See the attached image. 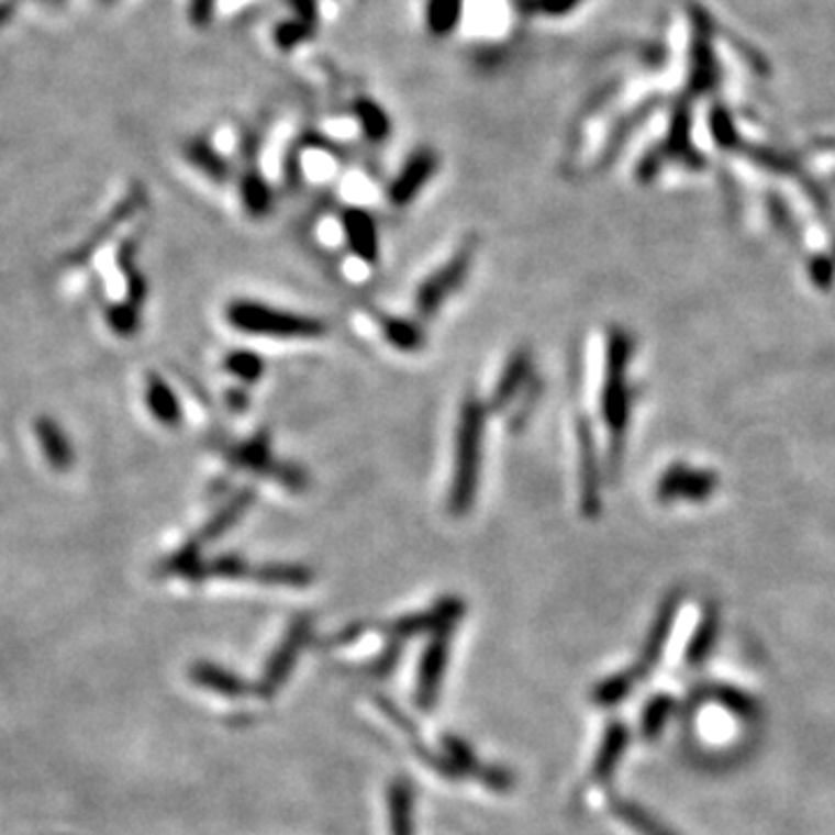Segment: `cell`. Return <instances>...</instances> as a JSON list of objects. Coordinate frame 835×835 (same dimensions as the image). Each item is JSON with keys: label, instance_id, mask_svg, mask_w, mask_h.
Instances as JSON below:
<instances>
[{"label": "cell", "instance_id": "7c38bea8", "mask_svg": "<svg viewBox=\"0 0 835 835\" xmlns=\"http://www.w3.org/2000/svg\"><path fill=\"white\" fill-rule=\"evenodd\" d=\"M254 501H256V490L254 488H244L237 494L230 497L225 501V504L212 517L207 520V525L198 532L196 541L202 546V543L216 541L219 536H223L225 532L233 530L237 525V522L248 513V509L254 506Z\"/></svg>", "mask_w": 835, "mask_h": 835}, {"label": "cell", "instance_id": "7a4b0ae2", "mask_svg": "<svg viewBox=\"0 0 835 835\" xmlns=\"http://www.w3.org/2000/svg\"><path fill=\"white\" fill-rule=\"evenodd\" d=\"M225 319L240 332L269 339H319L327 332L321 319L304 316L250 300H235L225 309Z\"/></svg>", "mask_w": 835, "mask_h": 835}, {"label": "cell", "instance_id": "ba28073f", "mask_svg": "<svg viewBox=\"0 0 835 835\" xmlns=\"http://www.w3.org/2000/svg\"><path fill=\"white\" fill-rule=\"evenodd\" d=\"M344 237L355 258H360L367 265H376L379 260V230H376V221L365 209H346L342 216Z\"/></svg>", "mask_w": 835, "mask_h": 835}, {"label": "cell", "instance_id": "52a82bcc", "mask_svg": "<svg viewBox=\"0 0 835 835\" xmlns=\"http://www.w3.org/2000/svg\"><path fill=\"white\" fill-rule=\"evenodd\" d=\"M450 636H453V630H442L432 634L423 653L421 668H417V694H415L417 705H421L423 710H432L438 694V687H442L444 668L448 664Z\"/></svg>", "mask_w": 835, "mask_h": 835}, {"label": "cell", "instance_id": "83f0119b", "mask_svg": "<svg viewBox=\"0 0 835 835\" xmlns=\"http://www.w3.org/2000/svg\"><path fill=\"white\" fill-rule=\"evenodd\" d=\"M110 325L123 334V337H129V334H133L140 325V316H137V307L135 304H123V307H114L110 311Z\"/></svg>", "mask_w": 835, "mask_h": 835}, {"label": "cell", "instance_id": "d6986e66", "mask_svg": "<svg viewBox=\"0 0 835 835\" xmlns=\"http://www.w3.org/2000/svg\"><path fill=\"white\" fill-rule=\"evenodd\" d=\"M183 156L188 158V163L196 165L198 170L204 172L209 179L223 181V179L230 177V167H227L225 158L207 140H191V142H188L183 146Z\"/></svg>", "mask_w": 835, "mask_h": 835}, {"label": "cell", "instance_id": "277c9868", "mask_svg": "<svg viewBox=\"0 0 835 835\" xmlns=\"http://www.w3.org/2000/svg\"><path fill=\"white\" fill-rule=\"evenodd\" d=\"M624 360H626V339L622 332H613L609 342V367H605L603 400L601 411L611 432H622L626 421V392H624Z\"/></svg>", "mask_w": 835, "mask_h": 835}, {"label": "cell", "instance_id": "8fae6325", "mask_svg": "<svg viewBox=\"0 0 835 835\" xmlns=\"http://www.w3.org/2000/svg\"><path fill=\"white\" fill-rule=\"evenodd\" d=\"M70 3L73 0H0V33L24 26L29 21L58 16Z\"/></svg>", "mask_w": 835, "mask_h": 835}, {"label": "cell", "instance_id": "9c48e42d", "mask_svg": "<svg viewBox=\"0 0 835 835\" xmlns=\"http://www.w3.org/2000/svg\"><path fill=\"white\" fill-rule=\"evenodd\" d=\"M530 376H532V350L525 346L515 348L494 386V392L488 402V411L492 413L504 411L515 400V394L517 392L522 394V390L527 388Z\"/></svg>", "mask_w": 835, "mask_h": 835}, {"label": "cell", "instance_id": "5bb4252c", "mask_svg": "<svg viewBox=\"0 0 835 835\" xmlns=\"http://www.w3.org/2000/svg\"><path fill=\"white\" fill-rule=\"evenodd\" d=\"M144 400L146 407H149L152 415L158 423L167 427H177L181 423V404L177 400V394L172 388L167 386L158 374L146 376V388H144Z\"/></svg>", "mask_w": 835, "mask_h": 835}, {"label": "cell", "instance_id": "f1b7e54d", "mask_svg": "<svg viewBox=\"0 0 835 835\" xmlns=\"http://www.w3.org/2000/svg\"><path fill=\"white\" fill-rule=\"evenodd\" d=\"M363 129L371 140H383L388 135V119L381 114V110H376L374 104H365L358 112Z\"/></svg>", "mask_w": 835, "mask_h": 835}, {"label": "cell", "instance_id": "6da1fadb", "mask_svg": "<svg viewBox=\"0 0 835 835\" xmlns=\"http://www.w3.org/2000/svg\"><path fill=\"white\" fill-rule=\"evenodd\" d=\"M488 404L469 394L459 409V423L455 436V467L448 494V511L453 515H467L476 501L480 457H483Z\"/></svg>", "mask_w": 835, "mask_h": 835}, {"label": "cell", "instance_id": "603a6c76", "mask_svg": "<svg viewBox=\"0 0 835 835\" xmlns=\"http://www.w3.org/2000/svg\"><path fill=\"white\" fill-rule=\"evenodd\" d=\"M223 367L233 374L235 379H240L242 383H256L263 379V374H265V363H263L260 355H256L254 350H246V348L230 350L225 355Z\"/></svg>", "mask_w": 835, "mask_h": 835}, {"label": "cell", "instance_id": "f546056e", "mask_svg": "<svg viewBox=\"0 0 835 835\" xmlns=\"http://www.w3.org/2000/svg\"><path fill=\"white\" fill-rule=\"evenodd\" d=\"M225 404L230 411L235 413H244L246 407H248V394L242 390V388H233L227 394H225Z\"/></svg>", "mask_w": 835, "mask_h": 835}, {"label": "cell", "instance_id": "9a60e30c", "mask_svg": "<svg viewBox=\"0 0 835 835\" xmlns=\"http://www.w3.org/2000/svg\"><path fill=\"white\" fill-rule=\"evenodd\" d=\"M230 463H233L240 469L269 476L271 469H275V465H277L275 457H271L269 434L267 432H258V434H254L250 438H246L244 444L235 446L233 450H230Z\"/></svg>", "mask_w": 835, "mask_h": 835}, {"label": "cell", "instance_id": "8992f818", "mask_svg": "<svg viewBox=\"0 0 835 835\" xmlns=\"http://www.w3.org/2000/svg\"><path fill=\"white\" fill-rule=\"evenodd\" d=\"M465 615V601L457 597H446L436 601L430 611L407 615L388 624V634L392 641L411 638L417 634H436L442 630H453V624Z\"/></svg>", "mask_w": 835, "mask_h": 835}, {"label": "cell", "instance_id": "5b68a950", "mask_svg": "<svg viewBox=\"0 0 835 835\" xmlns=\"http://www.w3.org/2000/svg\"><path fill=\"white\" fill-rule=\"evenodd\" d=\"M309 636H311V617L309 615H300V617L292 620L290 630L286 632L281 645L277 647V653L271 655V659L267 661L265 678H263V682L258 687V694L260 697L269 699L283 684V680L292 671V664H296V659L300 657L302 647L309 641Z\"/></svg>", "mask_w": 835, "mask_h": 835}, {"label": "cell", "instance_id": "4316f807", "mask_svg": "<svg viewBox=\"0 0 835 835\" xmlns=\"http://www.w3.org/2000/svg\"><path fill=\"white\" fill-rule=\"evenodd\" d=\"M620 820L626 822L630 826H634L636 831H641L643 835H666L650 817H647L645 812H641L636 805H630V803H617L615 805Z\"/></svg>", "mask_w": 835, "mask_h": 835}, {"label": "cell", "instance_id": "44dd1931", "mask_svg": "<svg viewBox=\"0 0 835 835\" xmlns=\"http://www.w3.org/2000/svg\"><path fill=\"white\" fill-rule=\"evenodd\" d=\"M193 680L200 682L202 687L214 689V692L223 697H242L248 692L244 680H240L235 673L225 671V668H219L212 664H198L193 668Z\"/></svg>", "mask_w": 835, "mask_h": 835}, {"label": "cell", "instance_id": "ac0fdd59", "mask_svg": "<svg viewBox=\"0 0 835 835\" xmlns=\"http://www.w3.org/2000/svg\"><path fill=\"white\" fill-rule=\"evenodd\" d=\"M250 578L263 584H281V588H307L313 582V571L304 564H263L250 569Z\"/></svg>", "mask_w": 835, "mask_h": 835}, {"label": "cell", "instance_id": "e0dca14e", "mask_svg": "<svg viewBox=\"0 0 835 835\" xmlns=\"http://www.w3.org/2000/svg\"><path fill=\"white\" fill-rule=\"evenodd\" d=\"M379 325H381L386 342L392 344L394 348H400L404 353H413V350H421L425 346V332L415 321L397 319V316H388V313H381Z\"/></svg>", "mask_w": 835, "mask_h": 835}, {"label": "cell", "instance_id": "3957f363", "mask_svg": "<svg viewBox=\"0 0 835 835\" xmlns=\"http://www.w3.org/2000/svg\"><path fill=\"white\" fill-rule=\"evenodd\" d=\"M476 248H478V242L474 237L467 240L463 246L455 250L453 258L444 267H438L434 275L430 279H425L423 286L417 288L415 309L423 319H432L434 313L438 311V307H442L453 296V292L465 283L469 269H471V263H474Z\"/></svg>", "mask_w": 835, "mask_h": 835}, {"label": "cell", "instance_id": "7402d4cb", "mask_svg": "<svg viewBox=\"0 0 835 835\" xmlns=\"http://www.w3.org/2000/svg\"><path fill=\"white\" fill-rule=\"evenodd\" d=\"M240 193H242V200H244V207L246 212L250 216H267L271 212V202H275V198H271V191L267 181L256 175V172H248L244 179H242V186H240Z\"/></svg>", "mask_w": 835, "mask_h": 835}, {"label": "cell", "instance_id": "ffe728a7", "mask_svg": "<svg viewBox=\"0 0 835 835\" xmlns=\"http://www.w3.org/2000/svg\"><path fill=\"white\" fill-rule=\"evenodd\" d=\"M392 835H413V791L404 780H394L388 791Z\"/></svg>", "mask_w": 835, "mask_h": 835}, {"label": "cell", "instance_id": "4fadbf2b", "mask_svg": "<svg viewBox=\"0 0 835 835\" xmlns=\"http://www.w3.org/2000/svg\"><path fill=\"white\" fill-rule=\"evenodd\" d=\"M578 444H580V497L582 511L594 515L599 511V483H597V453H594V436L588 423L578 427Z\"/></svg>", "mask_w": 835, "mask_h": 835}, {"label": "cell", "instance_id": "cb8c5ba5", "mask_svg": "<svg viewBox=\"0 0 835 835\" xmlns=\"http://www.w3.org/2000/svg\"><path fill=\"white\" fill-rule=\"evenodd\" d=\"M624 743H626L624 726H620V724L611 726L609 734H605V738H603V745L599 749V757H597V764H594V770H592V776L597 780H603L615 768V764H617V759L622 755V749H624Z\"/></svg>", "mask_w": 835, "mask_h": 835}, {"label": "cell", "instance_id": "484cf974", "mask_svg": "<svg viewBox=\"0 0 835 835\" xmlns=\"http://www.w3.org/2000/svg\"><path fill=\"white\" fill-rule=\"evenodd\" d=\"M277 483L290 492H304L309 488V474L292 463H277L269 474Z\"/></svg>", "mask_w": 835, "mask_h": 835}, {"label": "cell", "instance_id": "2e32d148", "mask_svg": "<svg viewBox=\"0 0 835 835\" xmlns=\"http://www.w3.org/2000/svg\"><path fill=\"white\" fill-rule=\"evenodd\" d=\"M35 434L42 444V453L49 459V465L58 471H66L73 465V448L68 444L66 434L58 430L56 423L42 417V421L35 423Z\"/></svg>", "mask_w": 835, "mask_h": 835}, {"label": "cell", "instance_id": "d4e9b609", "mask_svg": "<svg viewBox=\"0 0 835 835\" xmlns=\"http://www.w3.org/2000/svg\"><path fill=\"white\" fill-rule=\"evenodd\" d=\"M225 578V580H240V578H250V564L235 555H219L212 561H204V578Z\"/></svg>", "mask_w": 835, "mask_h": 835}, {"label": "cell", "instance_id": "30bf717a", "mask_svg": "<svg viewBox=\"0 0 835 835\" xmlns=\"http://www.w3.org/2000/svg\"><path fill=\"white\" fill-rule=\"evenodd\" d=\"M436 156L432 152H417L409 158V163L404 165V170L397 175V179L392 181V186L388 188V198L397 204V207H404L409 204L417 193H421V188L432 179V175L436 172Z\"/></svg>", "mask_w": 835, "mask_h": 835}]
</instances>
